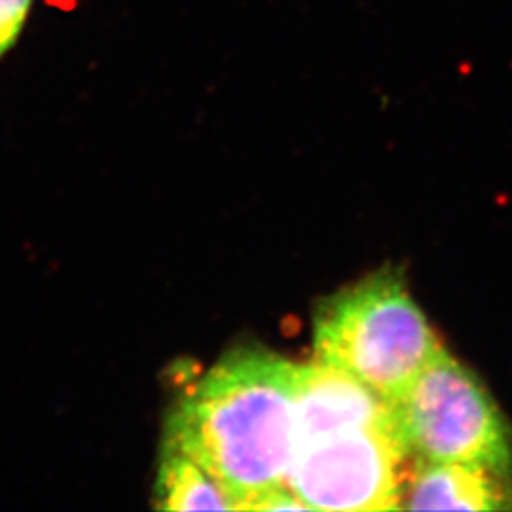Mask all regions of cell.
Here are the masks:
<instances>
[{
    "instance_id": "obj_1",
    "label": "cell",
    "mask_w": 512,
    "mask_h": 512,
    "mask_svg": "<svg viewBox=\"0 0 512 512\" xmlns=\"http://www.w3.org/2000/svg\"><path fill=\"white\" fill-rule=\"evenodd\" d=\"M165 444L196 459L245 507L287 486L296 448V365L262 346H239L186 389Z\"/></svg>"
},
{
    "instance_id": "obj_2",
    "label": "cell",
    "mask_w": 512,
    "mask_h": 512,
    "mask_svg": "<svg viewBox=\"0 0 512 512\" xmlns=\"http://www.w3.org/2000/svg\"><path fill=\"white\" fill-rule=\"evenodd\" d=\"M317 361L361 380L397 403L440 346L399 270H378L319 304Z\"/></svg>"
},
{
    "instance_id": "obj_3",
    "label": "cell",
    "mask_w": 512,
    "mask_h": 512,
    "mask_svg": "<svg viewBox=\"0 0 512 512\" xmlns=\"http://www.w3.org/2000/svg\"><path fill=\"white\" fill-rule=\"evenodd\" d=\"M404 444L425 461H459L512 476V435L475 374L440 348L393 403Z\"/></svg>"
},
{
    "instance_id": "obj_4",
    "label": "cell",
    "mask_w": 512,
    "mask_h": 512,
    "mask_svg": "<svg viewBox=\"0 0 512 512\" xmlns=\"http://www.w3.org/2000/svg\"><path fill=\"white\" fill-rule=\"evenodd\" d=\"M408 458L395 414L298 440L287 486L308 511H395Z\"/></svg>"
},
{
    "instance_id": "obj_5",
    "label": "cell",
    "mask_w": 512,
    "mask_h": 512,
    "mask_svg": "<svg viewBox=\"0 0 512 512\" xmlns=\"http://www.w3.org/2000/svg\"><path fill=\"white\" fill-rule=\"evenodd\" d=\"M393 416V404L346 370L321 361L296 365V442Z\"/></svg>"
},
{
    "instance_id": "obj_6",
    "label": "cell",
    "mask_w": 512,
    "mask_h": 512,
    "mask_svg": "<svg viewBox=\"0 0 512 512\" xmlns=\"http://www.w3.org/2000/svg\"><path fill=\"white\" fill-rule=\"evenodd\" d=\"M403 499L410 511H505L512 509V476L478 463L421 459Z\"/></svg>"
},
{
    "instance_id": "obj_7",
    "label": "cell",
    "mask_w": 512,
    "mask_h": 512,
    "mask_svg": "<svg viewBox=\"0 0 512 512\" xmlns=\"http://www.w3.org/2000/svg\"><path fill=\"white\" fill-rule=\"evenodd\" d=\"M156 501L165 511H234L232 499L213 475L169 444L160 461Z\"/></svg>"
},
{
    "instance_id": "obj_8",
    "label": "cell",
    "mask_w": 512,
    "mask_h": 512,
    "mask_svg": "<svg viewBox=\"0 0 512 512\" xmlns=\"http://www.w3.org/2000/svg\"><path fill=\"white\" fill-rule=\"evenodd\" d=\"M31 2L33 0H0V55L6 54L18 40Z\"/></svg>"
},
{
    "instance_id": "obj_9",
    "label": "cell",
    "mask_w": 512,
    "mask_h": 512,
    "mask_svg": "<svg viewBox=\"0 0 512 512\" xmlns=\"http://www.w3.org/2000/svg\"><path fill=\"white\" fill-rule=\"evenodd\" d=\"M245 511H308L306 505L289 490V486L275 488L255 497Z\"/></svg>"
}]
</instances>
